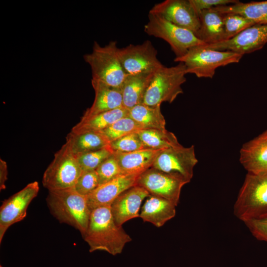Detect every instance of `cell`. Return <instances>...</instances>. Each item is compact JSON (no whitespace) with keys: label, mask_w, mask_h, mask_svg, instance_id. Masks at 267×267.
I'll return each mask as SVG.
<instances>
[{"label":"cell","mask_w":267,"mask_h":267,"mask_svg":"<svg viewBox=\"0 0 267 267\" xmlns=\"http://www.w3.org/2000/svg\"><path fill=\"white\" fill-rule=\"evenodd\" d=\"M138 176L123 174L99 185L87 196L88 205L90 211L98 207L111 206L120 194L135 185Z\"/></svg>","instance_id":"9a60e30c"},{"label":"cell","mask_w":267,"mask_h":267,"mask_svg":"<svg viewBox=\"0 0 267 267\" xmlns=\"http://www.w3.org/2000/svg\"><path fill=\"white\" fill-rule=\"evenodd\" d=\"M136 133L146 148L164 150L180 144L176 135L167 130L144 129Z\"/></svg>","instance_id":"4316f807"},{"label":"cell","mask_w":267,"mask_h":267,"mask_svg":"<svg viewBox=\"0 0 267 267\" xmlns=\"http://www.w3.org/2000/svg\"><path fill=\"white\" fill-rule=\"evenodd\" d=\"M141 208L139 217L144 222L158 227L163 226L176 214V206L162 197L150 195Z\"/></svg>","instance_id":"ffe728a7"},{"label":"cell","mask_w":267,"mask_h":267,"mask_svg":"<svg viewBox=\"0 0 267 267\" xmlns=\"http://www.w3.org/2000/svg\"><path fill=\"white\" fill-rule=\"evenodd\" d=\"M82 172L76 155L65 143L44 171L43 184L48 190L74 187Z\"/></svg>","instance_id":"52a82bcc"},{"label":"cell","mask_w":267,"mask_h":267,"mask_svg":"<svg viewBox=\"0 0 267 267\" xmlns=\"http://www.w3.org/2000/svg\"><path fill=\"white\" fill-rule=\"evenodd\" d=\"M129 115V110L120 107L101 113L89 118L82 119L71 130L74 133L86 132H100L118 121Z\"/></svg>","instance_id":"cb8c5ba5"},{"label":"cell","mask_w":267,"mask_h":267,"mask_svg":"<svg viewBox=\"0 0 267 267\" xmlns=\"http://www.w3.org/2000/svg\"><path fill=\"white\" fill-rule=\"evenodd\" d=\"M144 129L129 115L115 122L107 128L100 131L109 142L125 135L135 133Z\"/></svg>","instance_id":"83f0119b"},{"label":"cell","mask_w":267,"mask_h":267,"mask_svg":"<svg viewBox=\"0 0 267 267\" xmlns=\"http://www.w3.org/2000/svg\"><path fill=\"white\" fill-rule=\"evenodd\" d=\"M113 153H124L146 148L136 133L129 134L110 142Z\"/></svg>","instance_id":"4dcf8cb0"},{"label":"cell","mask_w":267,"mask_h":267,"mask_svg":"<svg viewBox=\"0 0 267 267\" xmlns=\"http://www.w3.org/2000/svg\"><path fill=\"white\" fill-rule=\"evenodd\" d=\"M186 184L173 175L151 167L139 175L135 185L144 188L150 195L166 199L177 206L181 189Z\"/></svg>","instance_id":"8fae6325"},{"label":"cell","mask_w":267,"mask_h":267,"mask_svg":"<svg viewBox=\"0 0 267 267\" xmlns=\"http://www.w3.org/2000/svg\"><path fill=\"white\" fill-rule=\"evenodd\" d=\"M198 163L194 146H178L161 150L156 158L152 168L173 175L186 183L193 176V169Z\"/></svg>","instance_id":"9c48e42d"},{"label":"cell","mask_w":267,"mask_h":267,"mask_svg":"<svg viewBox=\"0 0 267 267\" xmlns=\"http://www.w3.org/2000/svg\"><path fill=\"white\" fill-rule=\"evenodd\" d=\"M129 116L144 129L166 130V120L161 105L150 106L139 104L129 111Z\"/></svg>","instance_id":"484cf974"},{"label":"cell","mask_w":267,"mask_h":267,"mask_svg":"<svg viewBox=\"0 0 267 267\" xmlns=\"http://www.w3.org/2000/svg\"><path fill=\"white\" fill-rule=\"evenodd\" d=\"M99 185L107 182L123 175L119 164L113 154L96 169Z\"/></svg>","instance_id":"1f68e13d"},{"label":"cell","mask_w":267,"mask_h":267,"mask_svg":"<svg viewBox=\"0 0 267 267\" xmlns=\"http://www.w3.org/2000/svg\"><path fill=\"white\" fill-rule=\"evenodd\" d=\"M224 40L230 39L245 29L254 25L252 21L237 14L223 13Z\"/></svg>","instance_id":"f546056e"},{"label":"cell","mask_w":267,"mask_h":267,"mask_svg":"<svg viewBox=\"0 0 267 267\" xmlns=\"http://www.w3.org/2000/svg\"><path fill=\"white\" fill-rule=\"evenodd\" d=\"M267 43V24H255L230 39L204 46L213 50L230 51L243 55L262 48Z\"/></svg>","instance_id":"4fadbf2b"},{"label":"cell","mask_w":267,"mask_h":267,"mask_svg":"<svg viewBox=\"0 0 267 267\" xmlns=\"http://www.w3.org/2000/svg\"><path fill=\"white\" fill-rule=\"evenodd\" d=\"M66 143L76 156L102 149L110 142L100 132H86L81 133H69Z\"/></svg>","instance_id":"603a6c76"},{"label":"cell","mask_w":267,"mask_h":267,"mask_svg":"<svg viewBox=\"0 0 267 267\" xmlns=\"http://www.w3.org/2000/svg\"><path fill=\"white\" fill-rule=\"evenodd\" d=\"M154 73L128 77L121 89L123 107L129 111L136 105L142 103Z\"/></svg>","instance_id":"7402d4cb"},{"label":"cell","mask_w":267,"mask_h":267,"mask_svg":"<svg viewBox=\"0 0 267 267\" xmlns=\"http://www.w3.org/2000/svg\"><path fill=\"white\" fill-rule=\"evenodd\" d=\"M163 150L144 148L137 151L113 153L122 174L139 175L152 167L156 158Z\"/></svg>","instance_id":"d6986e66"},{"label":"cell","mask_w":267,"mask_h":267,"mask_svg":"<svg viewBox=\"0 0 267 267\" xmlns=\"http://www.w3.org/2000/svg\"><path fill=\"white\" fill-rule=\"evenodd\" d=\"M0 267H2L1 266H0Z\"/></svg>","instance_id":"8d00e7d4"},{"label":"cell","mask_w":267,"mask_h":267,"mask_svg":"<svg viewBox=\"0 0 267 267\" xmlns=\"http://www.w3.org/2000/svg\"><path fill=\"white\" fill-rule=\"evenodd\" d=\"M222 13H232L241 15L256 24H267V0L247 3L237 2L214 7Z\"/></svg>","instance_id":"d4e9b609"},{"label":"cell","mask_w":267,"mask_h":267,"mask_svg":"<svg viewBox=\"0 0 267 267\" xmlns=\"http://www.w3.org/2000/svg\"><path fill=\"white\" fill-rule=\"evenodd\" d=\"M91 82L94 90V99L91 106L85 112L82 119L123 107L121 89L92 79Z\"/></svg>","instance_id":"ac0fdd59"},{"label":"cell","mask_w":267,"mask_h":267,"mask_svg":"<svg viewBox=\"0 0 267 267\" xmlns=\"http://www.w3.org/2000/svg\"><path fill=\"white\" fill-rule=\"evenodd\" d=\"M144 30L149 36L163 39L170 45L176 58L184 55L191 47L206 44L192 31L178 27L155 14L148 13Z\"/></svg>","instance_id":"ba28073f"},{"label":"cell","mask_w":267,"mask_h":267,"mask_svg":"<svg viewBox=\"0 0 267 267\" xmlns=\"http://www.w3.org/2000/svg\"><path fill=\"white\" fill-rule=\"evenodd\" d=\"M196 13L198 15L204 10L212 8L234 4L239 0H189Z\"/></svg>","instance_id":"e575fe53"},{"label":"cell","mask_w":267,"mask_h":267,"mask_svg":"<svg viewBox=\"0 0 267 267\" xmlns=\"http://www.w3.org/2000/svg\"><path fill=\"white\" fill-rule=\"evenodd\" d=\"M113 154L109 145L102 149L76 156L83 172L94 171Z\"/></svg>","instance_id":"f1b7e54d"},{"label":"cell","mask_w":267,"mask_h":267,"mask_svg":"<svg viewBox=\"0 0 267 267\" xmlns=\"http://www.w3.org/2000/svg\"><path fill=\"white\" fill-rule=\"evenodd\" d=\"M118 48L116 41L104 46L95 41L91 52L85 54L83 58L90 67L92 80L121 89L129 75L120 61Z\"/></svg>","instance_id":"3957f363"},{"label":"cell","mask_w":267,"mask_h":267,"mask_svg":"<svg viewBox=\"0 0 267 267\" xmlns=\"http://www.w3.org/2000/svg\"><path fill=\"white\" fill-rule=\"evenodd\" d=\"M244 223L257 239L267 242V218L247 221Z\"/></svg>","instance_id":"836d02e7"},{"label":"cell","mask_w":267,"mask_h":267,"mask_svg":"<svg viewBox=\"0 0 267 267\" xmlns=\"http://www.w3.org/2000/svg\"><path fill=\"white\" fill-rule=\"evenodd\" d=\"M186 68L182 62L174 66H164L153 75L142 103L150 106L173 102L183 93L181 85L186 82Z\"/></svg>","instance_id":"5b68a950"},{"label":"cell","mask_w":267,"mask_h":267,"mask_svg":"<svg viewBox=\"0 0 267 267\" xmlns=\"http://www.w3.org/2000/svg\"><path fill=\"white\" fill-rule=\"evenodd\" d=\"M46 201L50 213L57 220L71 225L84 235L91 212L86 196L79 194L74 187L51 190H48Z\"/></svg>","instance_id":"7a4b0ae2"},{"label":"cell","mask_w":267,"mask_h":267,"mask_svg":"<svg viewBox=\"0 0 267 267\" xmlns=\"http://www.w3.org/2000/svg\"><path fill=\"white\" fill-rule=\"evenodd\" d=\"M7 166L6 162L0 159V190L5 189V182L7 179Z\"/></svg>","instance_id":"d590c367"},{"label":"cell","mask_w":267,"mask_h":267,"mask_svg":"<svg viewBox=\"0 0 267 267\" xmlns=\"http://www.w3.org/2000/svg\"><path fill=\"white\" fill-rule=\"evenodd\" d=\"M233 209L244 222L267 218V175L247 173Z\"/></svg>","instance_id":"277c9868"},{"label":"cell","mask_w":267,"mask_h":267,"mask_svg":"<svg viewBox=\"0 0 267 267\" xmlns=\"http://www.w3.org/2000/svg\"><path fill=\"white\" fill-rule=\"evenodd\" d=\"M150 195L144 188L134 185L123 192L111 206V213L119 226L131 219L139 217L142 201Z\"/></svg>","instance_id":"2e32d148"},{"label":"cell","mask_w":267,"mask_h":267,"mask_svg":"<svg viewBox=\"0 0 267 267\" xmlns=\"http://www.w3.org/2000/svg\"><path fill=\"white\" fill-rule=\"evenodd\" d=\"M39 189L38 182H31L2 202L0 208V243L11 225L26 217L27 208Z\"/></svg>","instance_id":"7c38bea8"},{"label":"cell","mask_w":267,"mask_h":267,"mask_svg":"<svg viewBox=\"0 0 267 267\" xmlns=\"http://www.w3.org/2000/svg\"><path fill=\"white\" fill-rule=\"evenodd\" d=\"M242 56L230 51L216 50L200 45L190 48L184 55L175 58L174 61L184 64L186 74L212 78L217 68L238 63Z\"/></svg>","instance_id":"8992f818"},{"label":"cell","mask_w":267,"mask_h":267,"mask_svg":"<svg viewBox=\"0 0 267 267\" xmlns=\"http://www.w3.org/2000/svg\"><path fill=\"white\" fill-rule=\"evenodd\" d=\"M239 161L248 173L267 175V129L243 145Z\"/></svg>","instance_id":"e0dca14e"},{"label":"cell","mask_w":267,"mask_h":267,"mask_svg":"<svg viewBox=\"0 0 267 267\" xmlns=\"http://www.w3.org/2000/svg\"><path fill=\"white\" fill-rule=\"evenodd\" d=\"M149 13L157 14L195 35L200 27L199 16L189 0H166L155 4Z\"/></svg>","instance_id":"5bb4252c"},{"label":"cell","mask_w":267,"mask_h":267,"mask_svg":"<svg viewBox=\"0 0 267 267\" xmlns=\"http://www.w3.org/2000/svg\"><path fill=\"white\" fill-rule=\"evenodd\" d=\"M118 55L128 75L152 74L164 66L157 58V50L149 40L119 48Z\"/></svg>","instance_id":"30bf717a"},{"label":"cell","mask_w":267,"mask_h":267,"mask_svg":"<svg viewBox=\"0 0 267 267\" xmlns=\"http://www.w3.org/2000/svg\"><path fill=\"white\" fill-rule=\"evenodd\" d=\"M99 185L96 170L82 172L74 188L80 194L87 196Z\"/></svg>","instance_id":"d6a6232c"},{"label":"cell","mask_w":267,"mask_h":267,"mask_svg":"<svg viewBox=\"0 0 267 267\" xmlns=\"http://www.w3.org/2000/svg\"><path fill=\"white\" fill-rule=\"evenodd\" d=\"M224 14L212 8L199 15L200 27L196 36L206 44L224 40Z\"/></svg>","instance_id":"44dd1931"},{"label":"cell","mask_w":267,"mask_h":267,"mask_svg":"<svg viewBox=\"0 0 267 267\" xmlns=\"http://www.w3.org/2000/svg\"><path fill=\"white\" fill-rule=\"evenodd\" d=\"M89 252L104 251L115 256L122 252L132 238L114 222L111 206L97 208L91 212L87 229L83 236Z\"/></svg>","instance_id":"6da1fadb"}]
</instances>
